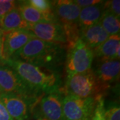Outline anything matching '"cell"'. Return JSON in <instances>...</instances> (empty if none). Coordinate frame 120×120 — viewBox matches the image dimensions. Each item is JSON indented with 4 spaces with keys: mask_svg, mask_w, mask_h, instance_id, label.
Listing matches in <instances>:
<instances>
[{
    "mask_svg": "<svg viewBox=\"0 0 120 120\" xmlns=\"http://www.w3.org/2000/svg\"><path fill=\"white\" fill-rule=\"evenodd\" d=\"M28 30L36 38L49 43L67 46L64 30L59 22H40L30 24Z\"/></svg>",
    "mask_w": 120,
    "mask_h": 120,
    "instance_id": "obj_9",
    "label": "cell"
},
{
    "mask_svg": "<svg viewBox=\"0 0 120 120\" xmlns=\"http://www.w3.org/2000/svg\"><path fill=\"white\" fill-rule=\"evenodd\" d=\"M103 87L91 69L82 73L68 74L65 86V95L86 98L96 97Z\"/></svg>",
    "mask_w": 120,
    "mask_h": 120,
    "instance_id": "obj_4",
    "label": "cell"
},
{
    "mask_svg": "<svg viewBox=\"0 0 120 120\" xmlns=\"http://www.w3.org/2000/svg\"><path fill=\"white\" fill-rule=\"evenodd\" d=\"M36 94H48L60 90V77L57 72L15 59L5 62Z\"/></svg>",
    "mask_w": 120,
    "mask_h": 120,
    "instance_id": "obj_1",
    "label": "cell"
},
{
    "mask_svg": "<svg viewBox=\"0 0 120 120\" xmlns=\"http://www.w3.org/2000/svg\"><path fill=\"white\" fill-rule=\"evenodd\" d=\"M64 95L60 89L45 94L39 100L35 113L47 120H65L63 112Z\"/></svg>",
    "mask_w": 120,
    "mask_h": 120,
    "instance_id": "obj_8",
    "label": "cell"
},
{
    "mask_svg": "<svg viewBox=\"0 0 120 120\" xmlns=\"http://www.w3.org/2000/svg\"><path fill=\"white\" fill-rule=\"evenodd\" d=\"M105 120H120V106L114 105L105 109Z\"/></svg>",
    "mask_w": 120,
    "mask_h": 120,
    "instance_id": "obj_21",
    "label": "cell"
},
{
    "mask_svg": "<svg viewBox=\"0 0 120 120\" xmlns=\"http://www.w3.org/2000/svg\"><path fill=\"white\" fill-rule=\"evenodd\" d=\"M1 94V91H0V94Z\"/></svg>",
    "mask_w": 120,
    "mask_h": 120,
    "instance_id": "obj_29",
    "label": "cell"
},
{
    "mask_svg": "<svg viewBox=\"0 0 120 120\" xmlns=\"http://www.w3.org/2000/svg\"><path fill=\"white\" fill-rule=\"evenodd\" d=\"M65 51L63 45L49 43L34 38L11 59L22 60L53 71L63 63Z\"/></svg>",
    "mask_w": 120,
    "mask_h": 120,
    "instance_id": "obj_2",
    "label": "cell"
},
{
    "mask_svg": "<svg viewBox=\"0 0 120 120\" xmlns=\"http://www.w3.org/2000/svg\"><path fill=\"white\" fill-rule=\"evenodd\" d=\"M0 120H14L9 115L4 104L0 99Z\"/></svg>",
    "mask_w": 120,
    "mask_h": 120,
    "instance_id": "obj_25",
    "label": "cell"
},
{
    "mask_svg": "<svg viewBox=\"0 0 120 120\" xmlns=\"http://www.w3.org/2000/svg\"><path fill=\"white\" fill-rule=\"evenodd\" d=\"M67 49L65 69L68 75L85 72L91 69L95 57L94 51L81 39Z\"/></svg>",
    "mask_w": 120,
    "mask_h": 120,
    "instance_id": "obj_5",
    "label": "cell"
},
{
    "mask_svg": "<svg viewBox=\"0 0 120 120\" xmlns=\"http://www.w3.org/2000/svg\"><path fill=\"white\" fill-rule=\"evenodd\" d=\"M35 120H47L46 119H45L44 117L39 116L38 114H36V113H35Z\"/></svg>",
    "mask_w": 120,
    "mask_h": 120,
    "instance_id": "obj_27",
    "label": "cell"
},
{
    "mask_svg": "<svg viewBox=\"0 0 120 120\" xmlns=\"http://www.w3.org/2000/svg\"><path fill=\"white\" fill-rule=\"evenodd\" d=\"M95 104V97L82 98L65 95L63 99L65 120H91Z\"/></svg>",
    "mask_w": 120,
    "mask_h": 120,
    "instance_id": "obj_7",
    "label": "cell"
},
{
    "mask_svg": "<svg viewBox=\"0 0 120 120\" xmlns=\"http://www.w3.org/2000/svg\"><path fill=\"white\" fill-rule=\"evenodd\" d=\"M0 23L3 34L14 30H28L30 27L16 8L0 17Z\"/></svg>",
    "mask_w": 120,
    "mask_h": 120,
    "instance_id": "obj_17",
    "label": "cell"
},
{
    "mask_svg": "<svg viewBox=\"0 0 120 120\" xmlns=\"http://www.w3.org/2000/svg\"><path fill=\"white\" fill-rule=\"evenodd\" d=\"M0 91L1 94H13L33 103L39 98L10 67L0 65Z\"/></svg>",
    "mask_w": 120,
    "mask_h": 120,
    "instance_id": "obj_6",
    "label": "cell"
},
{
    "mask_svg": "<svg viewBox=\"0 0 120 120\" xmlns=\"http://www.w3.org/2000/svg\"><path fill=\"white\" fill-rule=\"evenodd\" d=\"M16 8L19 11L23 19L29 24H35L40 22H59L55 13H41L32 8L27 3V1H17Z\"/></svg>",
    "mask_w": 120,
    "mask_h": 120,
    "instance_id": "obj_14",
    "label": "cell"
},
{
    "mask_svg": "<svg viewBox=\"0 0 120 120\" xmlns=\"http://www.w3.org/2000/svg\"><path fill=\"white\" fill-rule=\"evenodd\" d=\"M99 23L109 36L120 34V17H117L107 9H104Z\"/></svg>",
    "mask_w": 120,
    "mask_h": 120,
    "instance_id": "obj_18",
    "label": "cell"
},
{
    "mask_svg": "<svg viewBox=\"0 0 120 120\" xmlns=\"http://www.w3.org/2000/svg\"><path fill=\"white\" fill-rule=\"evenodd\" d=\"M0 99L14 120H26L28 117L30 102L20 95L13 94H1Z\"/></svg>",
    "mask_w": 120,
    "mask_h": 120,
    "instance_id": "obj_11",
    "label": "cell"
},
{
    "mask_svg": "<svg viewBox=\"0 0 120 120\" xmlns=\"http://www.w3.org/2000/svg\"><path fill=\"white\" fill-rule=\"evenodd\" d=\"M104 3L101 1L98 4L81 9L79 16L80 30L98 23L104 11Z\"/></svg>",
    "mask_w": 120,
    "mask_h": 120,
    "instance_id": "obj_16",
    "label": "cell"
},
{
    "mask_svg": "<svg viewBox=\"0 0 120 120\" xmlns=\"http://www.w3.org/2000/svg\"><path fill=\"white\" fill-rule=\"evenodd\" d=\"M17 1L13 0H0V17L16 8Z\"/></svg>",
    "mask_w": 120,
    "mask_h": 120,
    "instance_id": "obj_22",
    "label": "cell"
},
{
    "mask_svg": "<svg viewBox=\"0 0 120 120\" xmlns=\"http://www.w3.org/2000/svg\"><path fill=\"white\" fill-rule=\"evenodd\" d=\"M3 61L11 59L25 46L30 39L35 38L29 30L11 31L3 34Z\"/></svg>",
    "mask_w": 120,
    "mask_h": 120,
    "instance_id": "obj_10",
    "label": "cell"
},
{
    "mask_svg": "<svg viewBox=\"0 0 120 120\" xmlns=\"http://www.w3.org/2000/svg\"><path fill=\"white\" fill-rule=\"evenodd\" d=\"M27 3L38 11L43 13H54L52 1L47 0H30Z\"/></svg>",
    "mask_w": 120,
    "mask_h": 120,
    "instance_id": "obj_19",
    "label": "cell"
},
{
    "mask_svg": "<svg viewBox=\"0 0 120 120\" xmlns=\"http://www.w3.org/2000/svg\"><path fill=\"white\" fill-rule=\"evenodd\" d=\"M3 36V31L1 30V23H0V37Z\"/></svg>",
    "mask_w": 120,
    "mask_h": 120,
    "instance_id": "obj_28",
    "label": "cell"
},
{
    "mask_svg": "<svg viewBox=\"0 0 120 120\" xmlns=\"http://www.w3.org/2000/svg\"><path fill=\"white\" fill-rule=\"evenodd\" d=\"M109 35L105 32L99 23L80 30V38L82 41L91 49H94L108 38Z\"/></svg>",
    "mask_w": 120,
    "mask_h": 120,
    "instance_id": "obj_15",
    "label": "cell"
},
{
    "mask_svg": "<svg viewBox=\"0 0 120 120\" xmlns=\"http://www.w3.org/2000/svg\"><path fill=\"white\" fill-rule=\"evenodd\" d=\"M104 9L108 10L109 12L114 14L117 17L120 16V1L113 0L107 1L104 3Z\"/></svg>",
    "mask_w": 120,
    "mask_h": 120,
    "instance_id": "obj_23",
    "label": "cell"
},
{
    "mask_svg": "<svg viewBox=\"0 0 120 120\" xmlns=\"http://www.w3.org/2000/svg\"><path fill=\"white\" fill-rule=\"evenodd\" d=\"M52 2L56 17L64 30L68 49L80 38L79 16L81 8L71 0H58Z\"/></svg>",
    "mask_w": 120,
    "mask_h": 120,
    "instance_id": "obj_3",
    "label": "cell"
},
{
    "mask_svg": "<svg viewBox=\"0 0 120 120\" xmlns=\"http://www.w3.org/2000/svg\"><path fill=\"white\" fill-rule=\"evenodd\" d=\"M101 1L100 0H75L74 1V2L81 9L98 4Z\"/></svg>",
    "mask_w": 120,
    "mask_h": 120,
    "instance_id": "obj_24",
    "label": "cell"
},
{
    "mask_svg": "<svg viewBox=\"0 0 120 120\" xmlns=\"http://www.w3.org/2000/svg\"><path fill=\"white\" fill-rule=\"evenodd\" d=\"M3 36L0 37V62L3 61Z\"/></svg>",
    "mask_w": 120,
    "mask_h": 120,
    "instance_id": "obj_26",
    "label": "cell"
},
{
    "mask_svg": "<svg viewBox=\"0 0 120 120\" xmlns=\"http://www.w3.org/2000/svg\"><path fill=\"white\" fill-rule=\"evenodd\" d=\"M94 51V57L100 61L120 60V34L110 35L109 38Z\"/></svg>",
    "mask_w": 120,
    "mask_h": 120,
    "instance_id": "obj_13",
    "label": "cell"
},
{
    "mask_svg": "<svg viewBox=\"0 0 120 120\" xmlns=\"http://www.w3.org/2000/svg\"><path fill=\"white\" fill-rule=\"evenodd\" d=\"M96 104L94 109V114L91 120H105V107L104 100L101 95H98L96 97Z\"/></svg>",
    "mask_w": 120,
    "mask_h": 120,
    "instance_id": "obj_20",
    "label": "cell"
},
{
    "mask_svg": "<svg viewBox=\"0 0 120 120\" xmlns=\"http://www.w3.org/2000/svg\"><path fill=\"white\" fill-rule=\"evenodd\" d=\"M94 72L103 89H106L109 83L119 79L120 60H99L98 64Z\"/></svg>",
    "mask_w": 120,
    "mask_h": 120,
    "instance_id": "obj_12",
    "label": "cell"
}]
</instances>
